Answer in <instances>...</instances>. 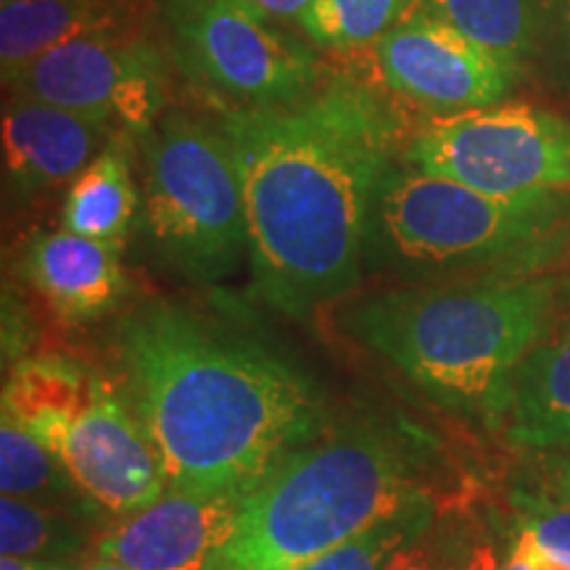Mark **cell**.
<instances>
[{
    "label": "cell",
    "mask_w": 570,
    "mask_h": 570,
    "mask_svg": "<svg viewBox=\"0 0 570 570\" xmlns=\"http://www.w3.org/2000/svg\"><path fill=\"white\" fill-rule=\"evenodd\" d=\"M566 24H568V32H570V0H568V9H566Z\"/></svg>",
    "instance_id": "d6a6232c"
},
{
    "label": "cell",
    "mask_w": 570,
    "mask_h": 570,
    "mask_svg": "<svg viewBox=\"0 0 570 570\" xmlns=\"http://www.w3.org/2000/svg\"><path fill=\"white\" fill-rule=\"evenodd\" d=\"M508 568L510 570H570L562 562L552 560L550 554H544L531 541L520 539L518 533L510 531V550H508Z\"/></svg>",
    "instance_id": "4316f807"
},
{
    "label": "cell",
    "mask_w": 570,
    "mask_h": 570,
    "mask_svg": "<svg viewBox=\"0 0 570 570\" xmlns=\"http://www.w3.org/2000/svg\"><path fill=\"white\" fill-rule=\"evenodd\" d=\"M138 204L127 132H122L69 185L61 223L71 233L122 248Z\"/></svg>",
    "instance_id": "e0dca14e"
},
{
    "label": "cell",
    "mask_w": 570,
    "mask_h": 570,
    "mask_svg": "<svg viewBox=\"0 0 570 570\" xmlns=\"http://www.w3.org/2000/svg\"><path fill=\"white\" fill-rule=\"evenodd\" d=\"M164 21L180 69L233 109L294 104L320 85L315 48L238 0H167Z\"/></svg>",
    "instance_id": "52a82bcc"
},
{
    "label": "cell",
    "mask_w": 570,
    "mask_h": 570,
    "mask_svg": "<svg viewBox=\"0 0 570 570\" xmlns=\"http://www.w3.org/2000/svg\"><path fill=\"white\" fill-rule=\"evenodd\" d=\"M460 570H510L508 550L510 531L504 541L491 529H465L458 531Z\"/></svg>",
    "instance_id": "484cf974"
},
{
    "label": "cell",
    "mask_w": 570,
    "mask_h": 570,
    "mask_svg": "<svg viewBox=\"0 0 570 570\" xmlns=\"http://www.w3.org/2000/svg\"><path fill=\"white\" fill-rule=\"evenodd\" d=\"M75 570H130L125 566H119V562H111V560H104V558H96L90 562H85V566H77Z\"/></svg>",
    "instance_id": "4dcf8cb0"
},
{
    "label": "cell",
    "mask_w": 570,
    "mask_h": 570,
    "mask_svg": "<svg viewBox=\"0 0 570 570\" xmlns=\"http://www.w3.org/2000/svg\"><path fill=\"white\" fill-rule=\"evenodd\" d=\"M383 570H460L458 533L441 537L428 529L391 554Z\"/></svg>",
    "instance_id": "d4e9b609"
},
{
    "label": "cell",
    "mask_w": 570,
    "mask_h": 570,
    "mask_svg": "<svg viewBox=\"0 0 570 570\" xmlns=\"http://www.w3.org/2000/svg\"><path fill=\"white\" fill-rule=\"evenodd\" d=\"M420 6L512 69L537 46L539 0H423Z\"/></svg>",
    "instance_id": "d6986e66"
},
{
    "label": "cell",
    "mask_w": 570,
    "mask_h": 570,
    "mask_svg": "<svg viewBox=\"0 0 570 570\" xmlns=\"http://www.w3.org/2000/svg\"><path fill=\"white\" fill-rule=\"evenodd\" d=\"M570 246V190L491 196L402 159L377 185L365 269L399 283L539 275Z\"/></svg>",
    "instance_id": "277c9868"
},
{
    "label": "cell",
    "mask_w": 570,
    "mask_h": 570,
    "mask_svg": "<svg viewBox=\"0 0 570 570\" xmlns=\"http://www.w3.org/2000/svg\"><path fill=\"white\" fill-rule=\"evenodd\" d=\"M423 0H315L298 27L312 46L325 51H356L375 46L402 24Z\"/></svg>",
    "instance_id": "44dd1931"
},
{
    "label": "cell",
    "mask_w": 570,
    "mask_h": 570,
    "mask_svg": "<svg viewBox=\"0 0 570 570\" xmlns=\"http://www.w3.org/2000/svg\"><path fill=\"white\" fill-rule=\"evenodd\" d=\"M219 127L244 185L256 296L296 320L352 296L377 185L404 148L383 96L333 77L294 104L230 109Z\"/></svg>",
    "instance_id": "6da1fadb"
},
{
    "label": "cell",
    "mask_w": 570,
    "mask_h": 570,
    "mask_svg": "<svg viewBox=\"0 0 570 570\" xmlns=\"http://www.w3.org/2000/svg\"><path fill=\"white\" fill-rule=\"evenodd\" d=\"M373 51L383 85L436 117L502 104L518 75L423 6L383 35Z\"/></svg>",
    "instance_id": "30bf717a"
},
{
    "label": "cell",
    "mask_w": 570,
    "mask_h": 570,
    "mask_svg": "<svg viewBox=\"0 0 570 570\" xmlns=\"http://www.w3.org/2000/svg\"><path fill=\"white\" fill-rule=\"evenodd\" d=\"M122 248L61 230L32 235L21 256L24 277L67 323H90L122 302Z\"/></svg>",
    "instance_id": "5bb4252c"
},
{
    "label": "cell",
    "mask_w": 570,
    "mask_h": 570,
    "mask_svg": "<svg viewBox=\"0 0 570 570\" xmlns=\"http://www.w3.org/2000/svg\"><path fill=\"white\" fill-rule=\"evenodd\" d=\"M53 452L92 508L111 515H130L169 489L146 425L101 375H92L88 399Z\"/></svg>",
    "instance_id": "8fae6325"
},
{
    "label": "cell",
    "mask_w": 570,
    "mask_h": 570,
    "mask_svg": "<svg viewBox=\"0 0 570 570\" xmlns=\"http://www.w3.org/2000/svg\"><path fill=\"white\" fill-rule=\"evenodd\" d=\"M238 3H244L259 17L275 21V24H283V21H296L298 24L315 0H238Z\"/></svg>",
    "instance_id": "83f0119b"
},
{
    "label": "cell",
    "mask_w": 570,
    "mask_h": 570,
    "mask_svg": "<svg viewBox=\"0 0 570 570\" xmlns=\"http://www.w3.org/2000/svg\"><path fill=\"white\" fill-rule=\"evenodd\" d=\"M552 475H554V487H558L560 497L568 499V502H570V458L554 462Z\"/></svg>",
    "instance_id": "f546056e"
},
{
    "label": "cell",
    "mask_w": 570,
    "mask_h": 570,
    "mask_svg": "<svg viewBox=\"0 0 570 570\" xmlns=\"http://www.w3.org/2000/svg\"><path fill=\"white\" fill-rule=\"evenodd\" d=\"M90 370L59 354L27 356L13 365L3 386V412L53 452L69 420L88 399Z\"/></svg>",
    "instance_id": "ac0fdd59"
},
{
    "label": "cell",
    "mask_w": 570,
    "mask_h": 570,
    "mask_svg": "<svg viewBox=\"0 0 570 570\" xmlns=\"http://www.w3.org/2000/svg\"><path fill=\"white\" fill-rule=\"evenodd\" d=\"M117 346L130 407L169 487L246 497L323 433V396L309 377L185 306H138Z\"/></svg>",
    "instance_id": "7a4b0ae2"
},
{
    "label": "cell",
    "mask_w": 570,
    "mask_h": 570,
    "mask_svg": "<svg viewBox=\"0 0 570 570\" xmlns=\"http://www.w3.org/2000/svg\"><path fill=\"white\" fill-rule=\"evenodd\" d=\"M71 560H35V558H0V570H75Z\"/></svg>",
    "instance_id": "f1b7e54d"
},
{
    "label": "cell",
    "mask_w": 570,
    "mask_h": 570,
    "mask_svg": "<svg viewBox=\"0 0 570 570\" xmlns=\"http://www.w3.org/2000/svg\"><path fill=\"white\" fill-rule=\"evenodd\" d=\"M515 523L512 533L531 541L537 550L550 554L552 560L570 568V502L552 499L547 494H529L515 491L512 494Z\"/></svg>",
    "instance_id": "cb8c5ba5"
},
{
    "label": "cell",
    "mask_w": 570,
    "mask_h": 570,
    "mask_svg": "<svg viewBox=\"0 0 570 570\" xmlns=\"http://www.w3.org/2000/svg\"><path fill=\"white\" fill-rule=\"evenodd\" d=\"M122 132L106 119L11 92L3 106L6 180L24 198L51 194L75 183Z\"/></svg>",
    "instance_id": "4fadbf2b"
},
{
    "label": "cell",
    "mask_w": 570,
    "mask_h": 570,
    "mask_svg": "<svg viewBox=\"0 0 570 570\" xmlns=\"http://www.w3.org/2000/svg\"><path fill=\"white\" fill-rule=\"evenodd\" d=\"M88 541V525L69 512L27 499H0V550L6 558L71 560Z\"/></svg>",
    "instance_id": "7402d4cb"
},
{
    "label": "cell",
    "mask_w": 570,
    "mask_h": 570,
    "mask_svg": "<svg viewBox=\"0 0 570 570\" xmlns=\"http://www.w3.org/2000/svg\"><path fill=\"white\" fill-rule=\"evenodd\" d=\"M433 504L402 446L375 431L312 441L244 497L225 570H291Z\"/></svg>",
    "instance_id": "5b68a950"
},
{
    "label": "cell",
    "mask_w": 570,
    "mask_h": 570,
    "mask_svg": "<svg viewBox=\"0 0 570 570\" xmlns=\"http://www.w3.org/2000/svg\"><path fill=\"white\" fill-rule=\"evenodd\" d=\"M558 281L402 283L356 298L348 338L446 410L502 425L520 362L547 336Z\"/></svg>",
    "instance_id": "3957f363"
},
{
    "label": "cell",
    "mask_w": 570,
    "mask_h": 570,
    "mask_svg": "<svg viewBox=\"0 0 570 570\" xmlns=\"http://www.w3.org/2000/svg\"><path fill=\"white\" fill-rule=\"evenodd\" d=\"M433 520H436L433 504H423V508L383 520L360 537L348 539L344 544L333 547V550L291 570H383L391 554L402 550L407 541L417 539L420 533L433 529Z\"/></svg>",
    "instance_id": "603a6c76"
},
{
    "label": "cell",
    "mask_w": 570,
    "mask_h": 570,
    "mask_svg": "<svg viewBox=\"0 0 570 570\" xmlns=\"http://www.w3.org/2000/svg\"><path fill=\"white\" fill-rule=\"evenodd\" d=\"M3 82L17 96L106 119L140 138L154 130L167 101V63L138 30L67 40Z\"/></svg>",
    "instance_id": "9c48e42d"
},
{
    "label": "cell",
    "mask_w": 570,
    "mask_h": 570,
    "mask_svg": "<svg viewBox=\"0 0 570 570\" xmlns=\"http://www.w3.org/2000/svg\"><path fill=\"white\" fill-rule=\"evenodd\" d=\"M399 159L491 196L570 190V122L525 104L433 117L412 132Z\"/></svg>",
    "instance_id": "ba28073f"
},
{
    "label": "cell",
    "mask_w": 570,
    "mask_h": 570,
    "mask_svg": "<svg viewBox=\"0 0 570 570\" xmlns=\"http://www.w3.org/2000/svg\"><path fill=\"white\" fill-rule=\"evenodd\" d=\"M0 491L3 497L27 499L48 508H59L63 499H85L56 452L9 412H0Z\"/></svg>",
    "instance_id": "ffe728a7"
},
{
    "label": "cell",
    "mask_w": 570,
    "mask_h": 570,
    "mask_svg": "<svg viewBox=\"0 0 570 570\" xmlns=\"http://www.w3.org/2000/svg\"><path fill=\"white\" fill-rule=\"evenodd\" d=\"M142 223L156 254L194 283L248 259L244 185L223 127L173 111L142 135Z\"/></svg>",
    "instance_id": "8992f818"
},
{
    "label": "cell",
    "mask_w": 570,
    "mask_h": 570,
    "mask_svg": "<svg viewBox=\"0 0 570 570\" xmlns=\"http://www.w3.org/2000/svg\"><path fill=\"white\" fill-rule=\"evenodd\" d=\"M244 497L169 487L96 541V558L130 570H225Z\"/></svg>",
    "instance_id": "7c38bea8"
},
{
    "label": "cell",
    "mask_w": 570,
    "mask_h": 570,
    "mask_svg": "<svg viewBox=\"0 0 570 570\" xmlns=\"http://www.w3.org/2000/svg\"><path fill=\"white\" fill-rule=\"evenodd\" d=\"M504 425L520 449H570V325L541 338L520 362Z\"/></svg>",
    "instance_id": "2e32d148"
},
{
    "label": "cell",
    "mask_w": 570,
    "mask_h": 570,
    "mask_svg": "<svg viewBox=\"0 0 570 570\" xmlns=\"http://www.w3.org/2000/svg\"><path fill=\"white\" fill-rule=\"evenodd\" d=\"M142 0H30L0 9V67L13 71L85 35L138 30Z\"/></svg>",
    "instance_id": "9a60e30c"
},
{
    "label": "cell",
    "mask_w": 570,
    "mask_h": 570,
    "mask_svg": "<svg viewBox=\"0 0 570 570\" xmlns=\"http://www.w3.org/2000/svg\"><path fill=\"white\" fill-rule=\"evenodd\" d=\"M19 3H30V0H0V9H6V6H19Z\"/></svg>",
    "instance_id": "1f68e13d"
}]
</instances>
